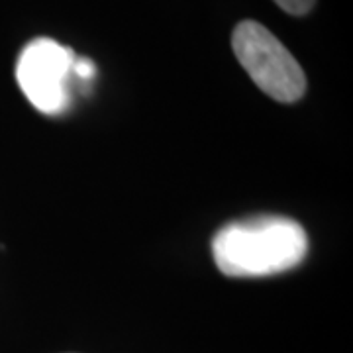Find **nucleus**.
I'll list each match as a JSON object with an SVG mask.
<instances>
[{"label": "nucleus", "mask_w": 353, "mask_h": 353, "mask_svg": "<svg viewBox=\"0 0 353 353\" xmlns=\"http://www.w3.org/2000/svg\"><path fill=\"white\" fill-rule=\"evenodd\" d=\"M304 228L285 216H253L222 226L212 238L216 267L228 277H269L303 263Z\"/></svg>", "instance_id": "f257e3e1"}, {"label": "nucleus", "mask_w": 353, "mask_h": 353, "mask_svg": "<svg viewBox=\"0 0 353 353\" xmlns=\"http://www.w3.org/2000/svg\"><path fill=\"white\" fill-rule=\"evenodd\" d=\"M232 50L245 73L273 101L290 104L306 92V75L290 51L255 20H243L234 28Z\"/></svg>", "instance_id": "f03ea898"}, {"label": "nucleus", "mask_w": 353, "mask_h": 353, "mask_svg": "<svg viewBox=\"0 0 353 353\" xmlns=\"http://www.w3.org/2000/svg\"><path fill=\"white\" fill-rule=\"evenodd\" d=\"M75 59V51L50 38L32 39L22 50L16 81L39 112L59 114L67 108Z\"/></svg>", "instance_id": "7ed1b4c3"}, {"label": "nucleus", "mask_w": 353, "mask_h": 353, "mask_svg": "<svg viewBox=\"0 0 353 353\" xmlns=\"http://www.w3.org/2000/svg\"><path fill=\"white\" fill-rule=\"evenodd\" d=\"M281 10L290 16H304L314 8L316 0H273Z\"/></svg>", "instance_id": "20e7f679"}, {"label": "nucleus", "mask_w": 353, "mask_h": 353, "mask_svg": "<svg viewBox=\"0 0 353 353\" xmlns=\"http://www.w3.org/2000/svg\"><path fill=\"white\" fill-rule=\"evenodd\" d=\"M94 75H97L94 63L90 59H87V57H77L75 63H73V77H77L83 83H88Z\"/></svg>", "instance_id": "39448f33"}]
</instances>
